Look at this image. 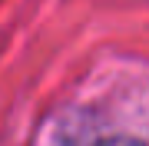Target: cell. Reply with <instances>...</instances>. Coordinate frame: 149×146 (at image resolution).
<instances>
[]
</instances>
